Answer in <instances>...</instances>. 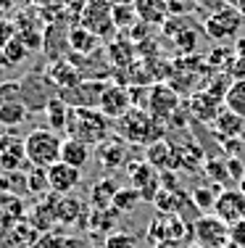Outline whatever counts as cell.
<instances>
[{
	"label": "cell",
	"instance_id": "cell-1",
	"mask_svg": "<svg viewBox=\"0 0 245 248\" xmlns=\"http://www.w3.org/2000/svg\"><path fill=\"white\" fill-rule=\"evenodd\" d=\"M69 138L85 140L87 145H101L108 140V119L103 116L101 108H72L69 111V124H66Z\"/></svg>",
	"mask_w": 245,
	"mask_h": 248
},
{
	"label": "cell",
	"instance_id": "cell-2",
	"mask_svg": "<svg viewBox=\"0 0 245 248\" xmlns=\"http://www.w3.org/2000/svg\"><path fill=\"white\" fill-rule=\"evenodd\" d=\"M24 145H27V158L32 167L50 169L53 164L61 161L63 138L58 132H53L50 127H34L24 138Z\"/></svg>",
	"mask_w": 245,
	"mask_h": 248
},
{
	"label": "cell",
	"instance_id": "cell-3",
	"mask_svg": "<svg viewBox=\"0 0 245 248\" xmlns=\"http://www.w3.org/2000/svg\"><path fill=\"white\" fill-rule=\"evenodd\" d=\"M121 122V135H124L130 143H143L150 145L156 140H163V124L161 119L150 116L145 108H132L130 114L124 116Z\"/></svg>",
	"mask_w": 245,
	"mask_h": 248
},
{
	"label": "cell",
	"instance_id": "cell-4",
	"mask_svg": "<svg viewBox=\"0 0 245 248\" xmlns=\"http://www.w3.org/2000/svg\"><path fill=\"white\" fill-rule=\"evenodd\" d=\"M245 19L240 16V11L235 5H221L216 8L206 21H203V32L214 40V43H230L237 37V32L243 29Z\"/></svg>",
	"mask_w": 245,
	"mask_h": 248
},
{
	"label": "cell",
	"instance_id": "cell-5",
	"mask_svg": "<svg viewBox=\"0 0 245 248\" xmlns=\"http://www.w3.org/2000/svg\"><path fill=\"white\" fill-rule=\"evenodd\" d=\"M29 108L21 98V82H3L0 85V124L16 127L27 119Z\"/></svg>",
	"mask_w": 245,
	"mask_h": 248
},
{
	"label": "cell",
	"instance_id": "cell-6",
	"mask_svg": "<svg viewBox=\"0 0 245 248\" xmlns=\"http://www.w3.org/2000/svg\"><path fill=\"white\" fill-rule=\"evenodd\" d=\"M106 87L108 85L103 79H85L79 85L69 87V90H58V95L66 100L72 108H98Z\"/></svg>",
	"mask_w": 245,
	"mask_h": 248
},
{
	"label": "cell",
	"instance_id": "cell-7",
	"mask_svg": "<svg viewBox=\"0 0 245 248\" xmlns=\"http://www.w3.org/2000/svg\"><path fill=\"white\" fill-rule=\"evenodd\" d=\"M111 8H114V3H108V0H90L85 5V14H82V27L90 29L98 37H111L116 32Z\"/></svg>",
	"mask_w": 245,
	"mask_h": 248
},
{
	"label": "cell",
	"instance_id": "cell-8",
	"mask_svg": "<svg viewBox=\"0 0 245 248\" xmlns=\"http://www.w3.org/2000/svg\"><path fill=\"white\" fill-rule=\"evenodd\" d=\"M130 180H132L130 187H135V190H137L140 201L153 203L156 196L161 193V172H156L148 161L132 164V167H130Z\"/></svg>",
	"mask_w": 245,
	"mask_h": 248
},
{
	"label": "cell",
	"instance_id": "cell-9",
	"mask_svg": "<svg viewBox=\"0 0 245 248\" xmlns=\"http://www.w3.org/2000/svg\"><path fill=\"white\" fill-rule=\"evenodd\" d=\"M179 108V95L169 85H156L148 90V100H145V111L156 119H172Z\"/></svg>",
	"mask_w": 245,
	"mask_h": 248
},
{
	"label": "cell",
	"instance_id": "cell-10",
	"mask_svg": "<svg viewBox=\"0 0 245 248\" xmlns=\"http://www.w3.org/2000/svg\"><path fill=\"white\" fill-rule=\"evenodd\" d=\"M214 214L219 217L224 224H237L245 219V193L240 190H221L216 196V203H214Z\"/></svg>",
	"mask_w": 245,
	"mask_h": 248
},
{
	"label": "cell",
	"instance_id": "cell-11",
	"mask_svg": "<svg viewBox=\"0 0 245 248\" xmlns=\"http://www.w3.org/2000/svg\"><path fill=\"white\" fill-rule=\"evenodd\" d=\"M27 158V145L19 135H0V172H19Z\"/></svg>",
	"mask_w": 245,
	"mask_h": 248
},
{
	"label": "cell",
	"instance_id": "cell-12",
	"mask_svg": "<svg viewBox=\"0 0 245 248\" xmlns=\"http://www.w3.org/2000/svg\"><path fill=\"white\" fill-rule=\"evenodd\" d=\"M192 230H195V238L201 240L203 248H208V246H216L219 248V246L230 243V224H224L216 214L201 217Z\"/></svg>",
	"mask_w": 245,
	"mask_h": 248
},
{
	"label": "cell",
	"instance_id": "cell-13",
	"mask_svg": "<svg viewBox=\"0 0 245 248\" xmlns=\"http://www.w3.org/2000/svg\"><path fill=\"white\" fill-rule=\"evenodd\" d=\"M132 103H135V100H132V95H130V90H127V87L108 85L98 108L103 111V116H106V119H124V116L132 111Z\"/></svg>",
	"mask_w": 245,
	"mask_h": 248
},
{
	"label": "cell",
	"instance_id": "cell-14",
	"mask_svg": "<svg viewBox=\"0 0 245 248\" xmlns=\"http://www.w3.org/2000/svg\"><path fill=\"white\" fill-rule=\"evenodd\" d=\"M79 180H82V169H74L63 161H58L48 169V182L53 196H72L77 190Z\"/></svg>",
	"mask_w": 245,
	"mask_h": 248
},
{
	"label": "cell",
	"instance_id": "cell-15",
	"mask_svg": "<svg viewBox=\"0 0 245 248\" xmlns=\"http://www.w3.org/2000/svg\"><path fill=\"white\" fill-rule=\"evenodd\" d=\"M145 161L156 172H174V169H179V153L169 140H156L145 148Z\"/></svg>",
	"mask_w": 245,
	"mask_h": 248
},
{
	"label": "cell",
	"instance_id": "cell-16",
	"mask_svg": "<svg viewBox=\"0 0 245 248\" xmlns=\"http://www.w3.org/2000/svg\"><path fill=\"white\" fill-rule=\"evenodd\" d=\"M24 201L19 193H5L0 190V230H14L16 224L24 219Z\"/></svg>",
	"mask_w": 245,
	"mask_h": 248
},
{
	"label": "cell",
	"instance_id": "cell-17",
	"mask_svg": "<svg viewBox=\"0 0 245 248\" xmlns=\"http://www.w3.org/2000/svg\"><path fill=\"white\" fill-rule=\"evenodd\" d=\"M95 158L101 161V167L106 169H121L127 164V145L119 138H108L101 145H95Z\"/></svg>",
	"mask_w": 245,
	"mask_h": 248
},
{
	"label": "cell",
	"instance_id": "cell-18",
	"mask_svg": "<svg viewBox=\"0 0 245 248\" xmlns=\"http://www.w3.org/2000/svg\"><path fill=\"white\" fill-rule=\"evenodd\" d=\"M50 211H53V222L61 224H74L85 217L82 201H77L74 196H53L50 198Z\"/></svg>",
	"mask_w": 245,
	"mask_h": 248
},
{
	"label": "cell",
	"instance_id": "cell-19",
	"mask_svg": "<svg viewBox=\"0 0 245 248\" xmlns=\"http://www.w3.org/2000/svg\"><path fill=\"white\" fill-rule=\"evenodd\" d=\"M92 158V145H87L85 140H77V138H63V145H61V161L69 164L74 169H85Z\"/></svg>",
	"mask_w": 245,
	"mask_h": 248
},
{
	"label": "cell",
	"instance_id": "cell-20",
	"mask_svg": "<svg viewBox=\"0 0 245 248\" xmlns=\"http://www.w3.org/2000/svg\"><path fill=\"white\" fill-rule=\"evenodd\" d=\"M135 11H137L140 24H148V27H163V24L169 21L166 0H137V3H135Z\"/></svg>",
	"mask_w": 245,
	"mask_h": 248
},
{
	"label": "cell",
	"instance_id": "cell-21",
	"mask_svg": "<svg viewBox=\"0 0 245 248\" xmlns=\"http://www.w3.org/2000/svg\"><path fill=\"white\" fill-rule=\"evenodd\" d=\"M190 111L203 122H216V116L224 111V98H216L211 93H198L190 103Z\"/></svg>",
	"mask_w": 245,
	"mask_h": 248
},
{
	"label": "cell",
	"instance_id": "cell-22",
	"mask_svg": "<svg viewBox=\"0 0 245 248\" xmlns=\"http://www.w3.org/2000/svg\"><path fill=\"white\" fill-rule=\"evenodd\" d=\"M214 132L219 135L221 140H230V138H245V119L232 111H221L214 122Z\"/></svg>",
	"mask_w": 245,
	"mask_h": 248
},
{
	"label": "cell",
	"instance_id": "cell-23",
	"mask_svg": "<svg viewBox=\"0 0 245 248\" xmlns=\"http://www.w3.org/2000/svg\"><path fill=\"white\" fill-rule=\"evenodd\" d=\"M69 111H72V106L66 103L61 95H56L48 100V106H45V114H48V127L53 129V132H66V124H69Z\"/></svg>",
	"mask_w": 245,
	"mask_h": 248
},
{
	"label": "cell",
	"instance_id": "cell-24",
	"mask_svg": "<svg viewBox=\"0 0 245 248\" xmlns=\"http://www.w3.org/2000/svg\"><path fill=\"white\" fill-rule=\"evenodd\" d=\"M48 79L53 82L58 90H69V87L79 85L82 77H79V69L74 66V63H69V61H56L53 66H50V72H48Z\"/></svg>",
	"mask_w": 245,
	"mask_h": 248
},
{
	"label": "cell",
	"instance_id": "cell-25",
	"mask_svg": "<svg viewBox=\"0 0 245 248\" xmlns=\"http://www.w3.org/2000/svg\"><path fill=\"white\" fill-rule=\"evenodd\" d=\"M116 193H119V187H116V182L111 180V177H106V180H98L95 185H92V190H90V203H92V209H101V211L111 209Z\"/></svg>",
	"mask_w": 245,
	"mask_h": 248
},
{
	"label": "cell",
	"instance_id": "cell-26",
	"mask_svg": "<svg viewBox=\"0 0 245 248\" xmlns=\"http://www.w3.org/2000/svg\"><path fill=\"white\" fill-rule=\"evenodd\" d=\"M224 108L245 119V79H235V82H230V85H227Z\"/></svg>",
	"mask_w": 245,
	"mask_h": 248
},
{
	"label": "cell",
	"instance_id": "cell-27",
	"mask_svg": "<svg viewBox=\"0 0 245 248\" xmlns=\"http://www.w3.org/2000/svg\"><path fill=\"white\" fill-rule=\"evenodd\" d=\"M153 206L169 217H179V211H182V206H185V196H182V190H163L161 187V193L156 196Z\"/></svg>",
	"mask_w": 245,
	"mask_h": 248
},
{
	"label": "cell",
	"instance_id": "cell-28",
	"mask_svg": "<svg viewBox=\"0 0 245 248\" xmlns=\"http://www.w3.org/2000/svg\"><path fill=\"white\" fill-rule=\"evenodd\" d=\"M98 34H92L90 29H85V27H77V29H72L69 32V45H72L77 53H82V56H87V53H92L98 48Z\"/></svg>",
	"mask_w": 245,
	"mask_h": 248
},
{
	"label": "cell",
	"instance_id": "cell-29",
	"mask_svg": "<svg viewBox=\"0 0 245 248\" xmlns=\"http://www.w3.org/2000/svg\"><path fill=\"white\" fill-rule=\"evenodd\" d=\"M111 16H114V27L121 29V32H130V29L140 21L135 5H124V3H114V8H111Z\"/></svg>",
	"mask_w": 245,
	"mask_h": 248
},
{
	"label": "cell",
	"instance_id": "cell-30",
	"mask_svg": "<svg viewBox=\"0 0 245 248\" xmlns=\"http://www.w3.org/2000/svg\"><path fill=\"white\" fill-rule=\"evenodd\" d=\"M140 203V196L135 187H119V193L114 196V203H111V209L116 211V214H127V211H135Z\"/></svg>",
	"mask_w": 245,
	"mask_h": 248
},
{
	"label": "cell",
	"instance_id": "cell-31",
	"mask_svg": "<svg viewBox=\"0 0 245 248\" xmlns=\"http://www.w3.org/2000/svg\"><path fill=\"white\" fill-rule=\"evenodd\" d=\"M50 190V182H48V169L43 167H32L27 172V193L32 196H43V193Z\"/></svg>",
	"mask_w": 245,
	"mask_h": 248
},
{
	"label": "cell",
	"instance_id": "cell-32",
	"mask_svg": "<svg viewBox=\"0 0 245 248\" xmlns=\"http://www.w3.org/2000/svg\"><path fill=\"white\" fill-rule=\"evenodd\" d=\"M219 193H221L219 185L195 187V190H192V203H195V209H201V211H214V203H216Z\"/></svg>",
	"mask_w": 245,
	"mask_h": 248
},
{
	"label": "cell",
	"instance_id": "cell-33",
	"mask_svg": "<svg viewBox=\"0 0 245 248\" xmlns=\"http://www.w3.org/2000/svg\"><path fill=\"white\" fill-rule=\"evenodd\" d=\"M201 0H166V8H169V16H177V19H187L198 11Z\"/></svg>",
	"mask_w": 245,
	"mask_h": 248
},
{
	"label": "cell",
	"instance_id": "cell-34",
	"mask_svg": "<svg viewBox=\"0 0 245 248\" xmlns=\"http://www.w3.org/2000/svg\"><path fill=\"white\" fill-rule=\"evenodd\" d=\"M174 45H177L182 53H192L198 45V34H195V27H182L179 34H174Z\"/></svg>",
	"mask_w": 245,
	"mask_h": 248
},
{
	"label": "cell",
	"instance_id": "cell-35",
	"mask_svg": "<svg viewBox=\"0 0 245 248\" xmlns=\"http://www.w3.org/2000/svg\"><path fill=\"white\" fill-rule=\"evenodd\" d=\"M203 167H206V174L214 180V185H221V182L230 180V169H227V161H219V158H208Z\"/></svg>",
	"mask_w": 245,
	"mask_h": 248
},
{
	"label": "cell",
	"instance_id": "cell-36",
	"mask_svg": "<svg viewBox=\"0 0 245 248\" xmlns=\"http://www.w3.org/2000/svg\"><path fill=\"white\" fill-rule=\"evenodd\" d=\"M179 153V167H185V169H198V164H201V148L198 145H182V148H177Z\"/></svg>",
	"mask_w": 245,
	"mask_h": 248
},
{
	"label": "cell",
	"instance_id": "cell-37",
	"mask_svg": "<svg viewBox=\"0 0 245 248\" xmlns=\"http://www.w3.org/2000/svg\"><path fill=\"white\" fill-rule=\"evenodd\" d=\"M230 74L235 79H245V37H240L235 43V61L230 66Z\"/></svg>",
	"mask_w": 245,
	"mask_h": 248
},
{
	"label": "cell",
	"instance_id": "cell-38",
	"mask_svg": "<svg viewBox=\"0 0 245 248\" xmlns=\"http://www.w3.org/2000/svg\"><path fill=\"white\" fill-rule=\"evenodd\" d=\"M3 53H5V63H16V61H21V58L27 56V48H24V43H21L19 37H14L11 43L3 45Z\"/></svg>",
	"mask_w": 245,
	"mask_h": 248
},
{
	"label": "cell",
	"instance_id": "cell-39",
	"mask_svg": "<svg viewBox=\"0 0 245 248\" xmlns=\"http://www.w3.org/2000/svg\"><path fill=\"white\" fill-rule=\"evenodd\" d=\"M135 235H127V232H114L103 240V248H135Z\"/></svg>",
	"mask_w": 245,
	"mask_h": 248
},
{
	"label": "cell",
	"instance_id": "cell-40",
	"mask_svg": "<svg viewBox=\"0 0 245 248\" xmlns=\"http://www.w3.org/2000/svg\"><path fill=\"white\" fill-rule=\"evenodd\" d=\"M227 169H230V180H235V182H243L245 180V167H243V161L237 156L227 158Z\"/></svg>",
	"mask_w": 245,
	"mask_h": 248
},
{
	"label": "cell",
	"instance_id": "cell-41",
	"mask_svg": "<svg viewBox=\"0 0 245 248\" xmlns=\"http://www.w3.org/2000/svg\"><path fill=\"white\" fill-rule=\"evenodd\" d=\"M230 240H232V243H237L240 248H245V219L230 227Z\"/></svg>",
	"mask_w": 245,
	"mask_h": 248
},
{
	"label": "cell",
	"instance_id": "cell-42",
	"mask_svg": "<svg viewBox=\"0 0 245 248\" xmlns=\"http://www.w3.org/2000/svg\"><path fill=\"white\" fill-rule=\"evenodd\" d=\"M161 187L163 190H179V182L174 172H161Z\"/></svg>",
	"mask_w": 245,
	"mask_h": 248
},
{
	"label": "cell",
	"instance_id": "cell-43",
	"mask_svg": "<svg viewBox=\"0 0 245 248\" xmlns=\"http://www.w3.org/2000/svg\"><path fill=\"white\" fill-rule=\"evenodd\" d=\"M235 8L240 11V16H243V19H245V0H237V5H235Z\"/></svg>",
	"mask_w": 245,
	"mask_h": 248
},
{
	"label": "cell",
	"instance_id": "cell-44",
	"mask_svg": "<svg viewBox=\"0 0 245 248\" xmlns=\"http://www.w3.org/2000/svg\"><path fill=\"white\" fill-rule=\"evenodd\" d=\"M114 3H124V5H135L137 0H114Z\"/></svg>",
	"mask_w": 245,
	"mask_h": 248
},
{
	"label": "cell",
	"instance_id": "cell-45",
	"mask_svg": "<svg viewBox=\"0 0 245 248\" xmlns=\"http://www.w3.org/2000/svg\"><path fill=\"white\" fill-rule=\"evenodd\" d=\"M224 5H237V0H221Z\"/></svg>",
	"mask_w": 245,
	"mask_h": 248
},
{
	"label": "cell",
	"instance_id": "cell-46",
	"mask_svg": "<svg viewBox=\"0 0 245 248\" xmlns=\"http://www.w3.org/2000/svg\"><path fill=\"white\" fill-rule=\"evenodd\" d=\"M187 248H203V246H201V243H198V246H192V243H190V246H187Z\"/></svg>",
	"mask_w": 245,
	"mask_h": 248
},
{
	"label": "cell",
	"instance_id": "cell-47",
	"mask_svg": "<svg viewBox=\"0 0 245 248\" xmlns=\"http://www.w3.org/2000/svg\"><path fill=\"white\" fill-rule=\"evenodd\" d=\"M243 140H245V138H243Z\"/></svg>",
	"mask_w": 245,
	"mask_h": 248
}]
</instances>
